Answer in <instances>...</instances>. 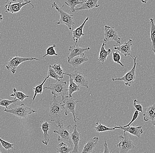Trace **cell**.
<instances>
[{"label": "cell", "mask_w": 155, "mask_h": 153, "mask_svg": "<svg viewBox=\"0 0 155 153\" xmlns=\"http://www.w3.org/2000/svg\"><path fill=\"white\" fill-rule=\"evenodd\" d=\"M64 111L63 102L58 101L57 97L53 95V101L49 105V116L50 121L56 123L57 126L66 120H61L62 114Z\"/></svg>", "instance_id": "obj_1"}, {"label": "cell", "mask_w": 155, "mask_h": 153, "mask_svg": "<svg viewBox=\"0 0 155 153\" xmlns=\"http://www.w3.org/2000/svg\"><path fill=\"white\" fill-rule=\"evenodd\" d=\"M55 8L56 10L59 12L60 16V20L57 22V24L66 25L67 26L69 30L71 31L73 27H74L75 25L73 15H71L64 11L62 8H60L55 2L53 3L51 6V8Z\"/></svg>", "instance_id": "obj_2"}, {"label": "cell", "mask_w": 155, "mask_h": 153, "mask_svg": "<svg viewBox=\"0 0 155 153\" xmlns=\"http://www.w3.org/2000/svg\"><path fill=\"white\" fill-rule=\"evenodd\" d=\"M63 107L65 115L68 116L70 113H71L73 116L74 121L76 123V120H81L78 118V114L75 111L76 105L78 102H82V100L78 101L70 96H64L62 97Z\"/></svg>", "instance_id": "obj_3"}, {"label": "cell", "mask_w": 155, "mask_h": 153, "mask_svg": "<svg viewBox=\"0 0 155 153\" xmlns=\"http://www.w3.org/2000/svg\"><path fill=\"white\" fill-rule=\"evenodd\" d=\"M4 112L8 114H13L19 119H27L29 115L37 112L31 107L22 103L20 105L11 109H5Z\"/></svg>", "instance_id": "obj_4"}, {"label": "cell", "mask_w": 155, "mask_h": 153, "mask_svg": "<svg viewBox=\"0 0 155 153\" xmlns=\"http://www.w3.org/2000/svg\"><path fill=\"white\" fill-rule=\"evenodd\" d=\"M67 82L61 80H57L55 84H50L48 87H45L43 89H48L51 91V93L56 97L61 96L62 98L65 96L68 91Z\"/></svg>", "instance_id": "obj_5"}, {"label": "cell", "mask_w": 155, "mask_h": 153, "mask_svg": "<svg viewBox=\"0 0 155 153\" xmlns=\"http://www.w3.org/2000/svg\"><path fill=\"white\" fill-rule=\"evenodd\" d=\"M131 57L133 59L134 62V65L132 68L124 76L121 78H112V81H123L124 82L126 86L127 87H130L133 84L135 83L136 79V60L137 57L134 56H132L130 55Z\"/></svg>", "instance_id": "obj_6"}, {"label": "cell", "mask_w": 155, "mask_h": 153, "mask_svg": "<svg viewBox=\"0 0 155 153\" xmlns=\"http://www.w3.org/2000/svg\"><path fill=\"white\" fill-rule=\"evenodd\" d=\"M32 61H40V60L37 58L15 56L11 58L8 61L7 64L6 65L5 67L7 69L10 70L12 74H15L19 65L25 62Z\"/></svg>", "instance_id": "obj_7"}, {"label": "cell", "mask_w": 155, "mask_h": 153, "mask_svg": "<svg viewBox=\"0 0 155 153\" xmlns=\"http://www.w3.org/2000/svg\"><path fill=\"white\" fill-rule=\"evenodd\" d=\"M124 135L119 136L120 142L117 145V147L120 149V153H127L136 148L134 143L130 138L128 135L124 131Z\"/></svg>", "instance_id": "obj_8"}, {"label": "cell", "mask_w": 155, "mask_h": 153, "mask_svg": "<svg viewBox=\"0 0 155 153\" xmlns=\"http://www.w3.org/2000/svg\"><path fill=\"white\" fill-rule=\"evenodd\" d=\"M59 127V130H58L53 131V132L57 134L58 135V141H66L69 143L70 145L73 146V144L72 141H71V129H72V127L71 125H69L66 127H64L63 126V123H61L58 126Z\"/></svg>", "instance_id": "obj_9"}, {"label": "cell", "mask_w": 155, "mask_h": 153, "mask_svg": "<svg viewBox=\"0 0 155 153\" xmlns=\"http://www.w3.org/2000/svg\"><path fill=\"white\" fill-rule=\"evenodd\" d=\"M104 41L105 42L112 41L119 45L121 43V38L118 35L117 30L114 27L107 25H105L104 27Z\"/></svg>", "instance_id": "obj_10"}, {"label": "cell", "mask_w": 155, "mask_h": 153, "mask_svg": "<svg viewBox=\"0 0 155 153\" xmlns=\"http://www.w3.org/2000/svg\"><path fill=\"white\" fill-rule=\"evenodd\" d=\"M74 71L71 73L64 72V75H66L69 77H71L73 81L78 85L82 87H85L86 88H89V83L87 77H85L83 74L78 71L76 68Z\"/></svg>", "instance_id": "obj_11"}, {"label": "cell", "mask_w": 155, "mask_h": 153, "mask_svg": "<svg viewBox=\"0 0 155 153\" xmlns=\"http://www.w3.org/2000/svg\"><path fill=\"white\" fill-rule=\"evenodd\" d=\"M28 4H30L31 5L32 8H33L35 7L34 5L31 3V1H29L27 2L15 3H7V4L5 5V12H9L12 14L17 13L21 10L23 7Z\"/></svg>", "instance_id": "obj_12"}, {"label": "cell", "mask_w": 155, "mask_h": 153, "mask_svg": "<svg viewBox=\"0 0 155 153\" xmlns=\"http://www.w3.org/2000/svg\"><path fill=\"white\" fill-rule=\"evenodd\" d=\"M90 49L91 48L89 47L87 48L80 47L78 44V42H75V44L70 46L69 48L68 51L70 52V54L68 57V61L76 56H85L84 53L86 51H89Z\"/></svg>", "instance_id": "obj_13"}, {"label": "cell", "mask_w": 155, "mask_h": 153, "mask_svg": "<svg viewBox=\"0 0 155 153\" xmlns=\"http://www.w3.org/2000/svg\"><path fill=\"white\" fill-rule=\"evenodd\" d=\"M142 126H129L126 127H123L122 126H119L115 125V128L116 129H120L123 130L124 131L134 136H136L137 138H140V135L143 133V131L142 130Z\"/></svg>", "instance_id": "obj_14"}, {"label": "cell", "mask_w": 155, "mask_h": 153, "mask_svg": "<svg viewBox=\"0 0 155 153\" xmlns=\"http://www.w3.org/2000/svg\"><path fill=\"white\" fill-rule=\"evenodd\" d=\"M133 42L132 39H130L128 41L124 43L122 45L116 44L113 45L114 49L120 52L122 55L127 57V56H130L131 49L132 45Z\"/></svg>", "instance_id": "obj_15"}, {"label": "cell", "mask_w": 155, "mask_h": 153, "mask_svg": "<svg viewBox=\"0 0 155 153\" xmlns=\"http://www.w3.org/2000/svg\"><path fill=\"white\" fill-rule=\"evenodd\" d=\"M81 135V134L77 130V125H74L73 127V131L71 135V138L74 145L73 149L71 153H77L79 152L78 145L80 141Z\"/></svg>", "instance_id": "obj_16"}, {"label": "cell", "mask_w": 155, "mask_h": 153, "mask_svg": "<svg viewBox=\"0 0 155 153\" xmlns=\"http://www.w3.org/2000/svg\"><path fill=\"white\" fill-rule=\"evenodd\" d=\"M40 125L41 128L43 133V138L41 140V143L47 146L50 140V135L48 131L51 128V125L48 121H41Z\"/></svg>", "instance_id": "obj_17"}, {"label": "cell", "mask_w": 155, "mask_h": 153, "mask_svg": "<svg viewBox=\"0 0 155 153\" xmlns=\"http://www.w3.org/2000/svg\"><path fill=\"white\" fill-rule=\"evenodd\" d=\"M99 0H87L82 4L80 7H76L75 12L81 11L83 10H90L94 8H97L100 6L98 4Z\"/></svg>", "instance_id": "obj_18"}, {"label": "cell", "mask_w": 155, "mask_h": 153, "mask_svg": "<svg viewBox=\"0 0 155 153\" xmlns=\"http://www.w3.org/2000/svg\"><path fill=\"white\" fill-rule=\"evenodd\" d=\"M143 117L145 121H151L153 123L155 119V103L145 108Z\"/></svg>", "instance_id": "obj_19"}, {"label": "cell", "mask_w": 155, "mask_h": 153, "mask_svg": "<svg viewBox=\"0 0 155 153\" xmlns=\"http://www.w3.org/2000/svg\"><path fill=\"white\" fill-rule=\"evenodd\" d=\"M89 20V17L88 16L85 19L82 25L73 31L72 39L75 42H78V41L81 39V38L85 35L83 33V28H84L85 25H86V23Z\"/></svg>", "instance_id": "obj_20"}, {"label": "cell", "mask_w": 155, "mask_h": 153, "mask_svg": "<svg viewBox=\"0 0 155 153\" xmlns=\"http://www.w3.org/2000/svg\"><path fill=\"white\" fill-rule=\"evenodd\" d=\"M99 137H95L88 141L83 148L82 153H91L94 152V149L96 147Z\"/></svg>", "instance_id": "obj_21"}, {"label": "cell", "mask_w": 155, "mask_h": 153, "mask_svg": "<svg viewBox=\"0 0 155 153\" xmlns=\"http://www.w3.org/2000/svg\"><path fill=\"white\" fill-rule=\"evenodd\" d=\"M88 60L89 59L86 56H78L68 61V62L70 65H71L74 68H76L78 66L87 62Z\"/></svg>", "instance_id": "obj_22"}, {"label": "cell", "mask_w": 155, "mask_h": 153, "mask_svg": "<svg viewBox=\"0 0 155 153\" xmlns=\"http://www.w3.org/2000/svg\"><path fill=\"white\" fill-rule=\"evenodd\" d=\"M105 45L106 44L105 43H102L99 55L98 61L101 62L102 65H104V63L106 62L107 57L110 55L111 51V49H108L107 50H106L104 47Z\"/></svg>", "instance_id": "obj_23"}, {"label": "cell", "mask_w": 155, "mask_h": 153, "mask_svg": "<svg viewBox=\"0 0 155 153\" xmlns=\"http://www.w3.org/2000/svg\"><path fill=\"white\" fill-rule=\"evenodd\" d=\"M150 22V40L151 42V46L153 52L155 55V24L154 19L151 18Z\"/></svg>", "instance_id": "obj_24"}, {"label": "cell", "mask_w": 155, "mask_h": 153, "mask_svg": "<svg viewBox=\"0 0 155 153\" xmlns=\"http://www.w3.org/2000/svg\"><path fill=\"white\" fill-rule=\"evenodd\" d=\"M69 77V84L68 88V96L71 97H72L73 93L75 92L80 91V86L76 84L73 81V80L71 77Z\"/></svg>", "instance_id": "obj_25"}, {"label": "cell", "mask_w": 155, "mask_h": 153, "mask_svg": "<svg viewBox=\"0 0 155 153\" xmlns=\"http://www.w3.org/2000/svg\"><path fill=\"white\" fill-rule=\"evenodd\" d=\"M73 148V146H68L65 143H64L62 141L58 145L57 152V153H71Z\"/></svg>", "instance_id": "obj_26"}, {"label": "cell", "mask_w": 155, "mask_h": 153, "mask_svg": "<svg viewBox=\"0 0 155 153\" xmlns=\"http://www.w3.org/2000/svg\"><path fill=\"white\" fill-rule=\"evenodd\" d=\"M13 93L10 95V96L12 97H14L15 98L17 99L19 101H24L25 99L30 97V96L25 95L22 92L17 91L15 88L13 89Z\"/></svg>", "instance_id": "obj_27"}, {"label": "cell", "mask_w": 155, "mask_h": 153, "mask_svg": "<svg viewBox=\"0 0 155 153\" xmlns=\"http://www.w3.org/2000/svg\"><path fill=\"white\" fill-rule=\"evenodd\" d=\"M48 78H49V77H48V75H47L41 84L37 85V86L33 88V91H34V95L33 97V101H35V99L37 95L38 94H42V92H43L44 84H45V83L46 82V80L48 79Z\"/></svg>", "instance_id": "obj_28"}, {"label": "cell", "mask_w": 155, "mask_h": 153, "mask_svg": "<svg viewBox=\"0 0 155 153\" xmlns=\"http://www.w3.org/2000/svg\"><path fill=\"white\" fill-rule=\"evenodd\" d=\"M65 3L70 7V11L72 12H75V8L76 6L82 4V2L79 0H64Z\"/></svg>", "instance_id": "obj_29"}, {"label": "cell", "mask_w": 155, "mask_h": 153, "mask_svg": "<svg viewBox=\"0 0 155 153\" xmlns=\"http://www.w3.org/2000/svg\"><path fill=\"white\" fill-rule=\"evenodd\" d=\"M96 126L95 127L94 130L96 132H105L107 131H110L115 130L116 128L115 127L111 128L107 127L106 126L102 125L101 123H98V122L96 123Z\"/></svg>", "instance_id": "obj_30"}, {"label": "cell", "mask_w": 155, "mask_h": 153, "mask_svg": "<svg viewBox=\"0 0 155 153\" xmlns=\"http://www.w3.org/2000/svg\"><path fill=\"white\" fill-rule=\"evenodd\" d=\"M18 101H19L18 99L15 98L12 100L0 98V106H2V107H5L6 109H8L9 108L11 105L16 103Z\"/></svg>", "instance_id": "obj_31"}, {"label": "cell", "mask_w": 155, "mask_h": 153, "mask_svg": "<svg viewBox=\"0 0 155 153\" xmlns=\"http://www.w3.org/2000/svg\"><path fill=\"white\" fill-rule=\"evenodd\" d=\"M51 66L55 70L57 74L59 75V77H60V79H63V77H64V72L63 71L62 68L61 67V64H54L53 65H51Z\"/></svg>", "instance_id": "obj_32"}, {"label": "cell", "mask_w": 155, "mask_h": 153, "mask_svg": "<svg viewBox=\"0 0 155 153\" xmlns=\"http://www.w3.org/2000/svg\"><path fill=\"white\" fill-rule=\"evenodd\" d=\"M47 75L49 77V78L50 77V78H52V79H55L57 81V80H61L59 75L57 74L56 72L53 69V68L51 67L50 65H49V67H48Z\"/></svg>", "instance_id": "obj_33"}, {"label": "cell", "mask_w": 155, "mask_h": 153, "mask_svg": "<svg viewBox=\"0 0 155 153\" xmlns=\"http://www.w3.org/2000/svg\"><path fill=\"white\" fill-rule=\"evenodd\" d=\"M56 46V44H54L52 46L48 47L46 49V54L43 56V58L47 56H58V54H57L55 49Z\"/></svg>", "instance_id": "obj_34"}, {"label": "cell", "mask_w": 155, "mask_h": 153, "mask_svg": "<svg viewBox=\"0 0 155 153\" xmlns=\"http://www.w3.org/2000/svg\"><path fill=\"white\" fill-rule=\"evenodd\" d=\"M0 143L2 144V146L3 148H4L5 150H7V151H10L11 150H14V148H13L14 144H12L7 142V141H5L3 139H2L0 137Z\"/></svg>", "instance_id": "obj_35"}, {"label": "cell", "mask_w": 155, "mask_h": 153, "mask_svg": "<svg viewBox=\"0 0 155 153\" xmlns=\"http://www.w3.org/2000/svg\"><path fill=\"white\" fill-rule=\"evenodd\" d=\"M112 58H113V61L114 62L120 64L123 67L124 66V65L121 62V56L118 51L112 53Z\"/></svg>", "instance_id": "obj_36"}, {"label": "cell", "mask_w": 155, "mask_h": 153, "mask_svg": "<svg viewBox=\"0 0 155 153\" xmlns=\"http://www.w3.org/2000/svg\"><path fill=\"white\" fill-rule=\"evenodd\" d=\"M139 115V112H138L137 110H136L135 112H134V114L132 118V120H131L130 122L128 124H127V125H126L124 126H122L123 127H126L129 126H130L134 122V121L137 119L138 118V116Z\"/></svg>", "instance_id": "obj_37"}, {"label": "cell", "mask_w": 155, "mask_h": 153, "mask_svg": "<svg viewBox=\"0 0 155 153\" xmlns=\"http://www.w3.org/2000/svg\"><path fill=\"white\" fill-rule=\"evenodd\" d=\"M138 101L136 99H134V106L136 109V110L138 111V112H141L142 113L143 112V106L141 105L140 104H137V102H138Z\"/></svg>", "instance_id": "obj_38"}, {"label": "cell", "mask_w": 155, "mask_h": 153, "mask_svg": "<svg viewBox=\"0 0 155 153\" xmlns=\"http://www.w3.org/2000/svg\"><path fill=\"white\" fill-rule=\"evenodd\" d=\"M28 0H6L7 3H15L22 2H27Z\"/></svg>", "instance_id": "obj_39"}, {"label": "cell", "mask_w": 155, "mask_h": 153, "mask_svg": "<svg viewBox=\"0 0 155 153\" xmlns=\"http://www.w3.org/2000/svg\"><path fill=\"white\" fill-rule=\"evenodd\" d=\"M104 153H109L110 151H109V149H108V147H107V143L106 140H104Z\"/></svg>", "instance_id": "obj_40"}, {"label": "cell", "mask_w": 155, "mask_h": 153, "mask_svg": "<svg viewBox=\"0 0 155 153\" xmlns=\"http://www.w3.org/2000/svg\"><path fill=\"white\" fill-rule=\"evenodd\" d=\"M140 2L142 3L143 4H146L147 2H148L149 0H140Z\"/></svg>", "instance_id": "obj_41"}, {"label": "cell", "mask_w": 155, "mask_h": 153, "mask_svg": "<svg viewBox=\"0 0 155 153\" xmlns=\"http://www.w3.org/2000/svg\"><path fill=\"white\" fill-rule=\"evenodd\" d=\"M3 20V18L2 15L0 14V22H2Z\"/></svg>", "instance_id": "obj_42"}, {"label": "cell", "mask_w": 155, "mask_h": 153, "mask_svg": "<svg viewBox=\"0 0 155 153\" xmlns=\"http://www.w3.org/2000/svg\"><path fill=\"white\" fill-rule=\"evenodd\" d=\"M80 2H84L85 1H87V0H79Z\"/></svg>", "instance_id": "obj_43"}, {"label": "cell", "mask_w": 155, "mask_h": 153, "mask_svg": "<svg viewBox=\"0 0 155 153\" xmlns=\"http://www.w3.org/2000/svg\"><path fill=\"white\" fill-rule=\"evenodd\" d=\"M153 125L154 126H155V119L153 123Z\"/></svg>", "instance_id": "obj_44"}, {"label": "cell", "mask_w": 155, "mask_h": 153, "mask_svg": "<svg viewBox=\"0 0 155 153\" xmlns=\"http://www.w3.org/2000/svg\"><path fill=\"white\" fill-rule=\"evenodd\" d=\"M2 152L1 151H0V153H1Z\"/></svg>", "instance_id": "obj_45"}, {"label": "cell", "mask_w": 155, "mask_h": 153, "mask_svg": "<svg viewBox=\"0 0 155 153\" xmlns=\"http://www.w3.org/2000/svg\"></svg>", "instance_id": "obj_46"}]
</instances>
